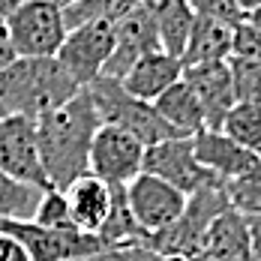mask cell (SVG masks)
Instances as JSON below:
<instances>
[{"mask_svg":"<svg viewBox=\"0 0 261 261\" xmlns=\"http://www.w3.org/2000/svg\"><path fill=\"white\" fill-rule=\"evenodd\" d=\"M0 171L36 189H51L36 147V120L24 114L0 117Z\"/></svg>","mask_w":261,"mask_h":261,"instance_id":"8","label":"cell"},{"mask_svg":"<svg viewBox=\"0 0 261 261\" xmlns=\"http://www.w3.org/2000/svg\"><path fill=\"white\" fill-rule=\"evenodd\" d=\"M102 126L87 87L54 111L36 117V147L42 168L54 189H66L72 180L90 171V144Z\"/></svg>","mask_w":261,"mask_h":261,"instance_id":"1","label":"cell"},{"mask_svg":"<svg viewBox=\"0 0 261 261\" xmlns=\"http://www.w3.org/2000/svg\"><path fill=\"white\" fill-rule=\"evenodd\" d=\"M75 261H159V255L147 243H108Z\"/></svg>","mask_w":261,"mask_h":261,"instance_id":"27","label":"cell"},{"mask_svg":"<svg viewBox=\"0 0 261 261\" xmlns=\"http://www.w3.org/2000/svg\"><path fill=\"white\" fill-rule=\"evenodd\" d=\"M198 255L207 261H252L249 222L234 207H225L201 237Z\"/></svg>","mask_w":261,"mask_h":261,"instance_id":"14","label":"cell"},{"mask_svg":"<svg viewBox=\"0 0 261 261\" xmlns=\"http://www.w3.org/2000/svg\"><path fill=\"white\" fill-rule=\"evenodd\" d=\"M18 3H24V0H0V18H6V15H9Z\"/></svg>","mask_w":261,"mask_h":261,"instance_id":"33","label":"cell"},{"mask_svg":"<svg viewBox=\"0 0 261 261\" xmlns=\"http://www.w3.org/2000/svg\"><path fill=\"white\" fill-rule=\"evenodd\" d=\"M222 132L237 141L240 147L261 156V105L255 102H234L222 120Z\"/></svg>","mask_w":261,"mask_h":261,"instance_id":"21","label":"cell"},{"mask_svg":"<svg viewBox=\"0 0 261 261\" xmlns=\"http://www.w3.org/2000/svg\"><path fill=\"white\" fill-rule=\"evenodd\" d=\"M81 84L57 57H12L0 69V102L6 114L42 117L72 99Z\"/></svg>","mask_w":261,"mask_h":261,"instance_id":"2","label":"cell"},{"mask_svg":"<svg viewBox=\"0 0 261 261\" xmlns=\"http://www.w3.org/2000/svg\"><path fill=\"white\" fill-rule=\"evenodd\" d=\"M183 79L189 81V87L195 90L198 102L204 108V123L207 129H222L225 114L237 102L234 93V79H231V66L228 60H216V63H201V66H186Z\"/></svg>","mask_w":261,"mask_h":261,"instance_id":"13","label":"cell"},{"mask_svg":"<svg viewBox=\"0 0 261 261\" xmlns=\"http://www.w3.org/2000/svg\"><path fill=\"white\" fill-rule=\"evenodd\" d=\"M144 3L153 12L162 51H168L171 57H180L186 48V39L192 33V24H195V9L186 0H144Z\"/></svg>","mask_w":261,"mask_h":261,"instance_id":"19","label":"cell"},{"mask_svg":"<svg viewBox=\"0 0 261 261\" xmlns=\"http://www.w3.org/2000/svg\"><path fill=\"white\" fill-rule=\"evenodd\" d=\"M159 261H195V255H186V252H168V255H159Z\"/></svg>","mask_w":261,"mask_h":261,"instance_id":"34","label":"cell"},{"mask_svg":"<svg viewBox=\"0 0 261 261\" xmlns=\"http://www.w3.org/2000/svg\"><path fill=\"white\" fill-rule=\"evenodd\" d=\"M195 15H207V18H216V21H225V24H237L246 18V12L240 9L237 0H186Z\"/></svg>","mask_w":261,"mask_h":261,"instance_id":"28","label":"cell"},{"mask_svg":"<svg viewBox=\"0 0 261 261\" xmlns=\"http://www.w3.org/2000/svg\"><path fill=\"white\" fill-rule=\"evenodd\" d=\"M45 189H36L30 183H21L9 177L6 171H0V213L3 216H15V219H30L33 210L39 204Z\"/></svg>","mask_w":261,"mask_h":261,"instance_id":"23","label":"cell"},{"mask_svg":"<svg viewBox=\"0 0 261 261\" xmlns=\"http://www.w3.org/2000/svg\"><path fill=\"white\" fill-rule=\"evenodd\" d=\"M114 48V21L96 18V21H84L79 27H69L60 51L54 54L66 72L79 81L81 87H87L90 81L102 75V66L108 54Z\"/></svg>","mask_w":261,"mask_h":261,"instance_id":"7","label":"cell"},{"mask_svg":"<svg viewBox=\"0 0 261 261\" xmlns=\"http://www.w3.org/2000/svg\"><path fill=\"white\" fill-rule=\"evenodd\" d=\"M240 57H258L261 60V27H255L252 21H237L234 24V51Z\"/></svg>","mask_w":261,"mask_h":261,"instance_id":"29","label":"cell"},{"mask_svg":"<svg viewBox=\"0 0 261 261\" xmlns=\"http://www.w3.org/2000/svg\"><path fill=\"white\" fill-rule=\"evenodd\" d=\"M3 24L15 57H54L69 33L60 0H24L3 18Z\"/></svg>","mask_w":261,"mask_h":261,"instance_id":"4","label":"cell"},{"mask_svg":"<svg viewBox=\"0 0 261 261\" xmlns=\"http://www.w3.org/2000/svg\"><path fill=\"white\" fill-rule=\"evenodd\" d=\"M228 204L243 216H261V171L225 183Z\"/></svg>","mask_w":261,"mask_h":261,"instance_id":"26","label":"cell"},{"mask_svg":"<svg viewBox=\"0 0 261 261\" xmlns=\"http://www.w3.org/2000/svg\"><path fill=\"white\" fill-rule=\"evenodd\" d=\"M183 79V63L180 57H171L168 51H150L144 57H138L132 63V69L123 75V87L129 90L132 96L153 102L159 93H165L174 81Z\"/></svg>","mask_w":261,"mask_h":261,"instance_id":"15","label":"cell"},{"mask_svg":"<svg viewBox=\"0 0 261 261\" xmlns=\"http://www.w3.org/2000/svg\"><path fill=\"white\" fill-rule=\"evenodd\" d=\"M141 171H150L162 180H168L186 195H192V192H198L204 186H213V183H222L210 168H204L198 162L192 135H177V138H165V141H156V144H147Z\"/></svg>","mask_w":261,"mask_h":261,"instance_id":"6","label":"cell"},{"mask_svg":"<svg viewBox=\"0 0 261 261\" xmlns=\"http://www.w3.org/2000/svg\"><path fill=\"white\" fill-rule=\"evenodd\" d=\"M0 261H33V258H30V252H27V246L21 240L0 231Z\"/></svg>","mask_w":261,"mask_h":261,"instance_id":"30","label":"cell"},{"mask_svg":"<svg viewBox=\"0 0 261 261\" xmlns=\"http://www.w3.org/2000/svg\"><path fill=\"white\" fill-rule=\"evenodd\" d=\"M99 237L105 243H147V231L132 216L129 198H126V183L111 186V210H108L102 228H99Z\"/></svg>","mask_w":261,"mask_h":261,"instance_id":"20","label":"cell"},{"mask_svg":"<svg viewBox=\"0 0 261 261\" xmlns=\"http://www.w3.org/2000/svg\"><path fill=\"white\" fill-rule=\"evenodd\" d=\"M249 222V243H252V261H261V216H246Z\"/></svg>","mask_w":261,"mask_h":261,"instance_id":"31","label":"cell"},{"mask_svg":"<svg viewBox=\"0 0 261 261\" xmlns=\"http://www.w3.org/2000/svg\"><path fill=\"white\" fill-rule=\"evenodd\" d=\"M138 3L141 0H72V3H63V21L66 27H79L84 21H96V18L117 21Z\"/></svg>","mask_w":261,"mask_h":261,"instance_id":"22","label":"cell"},{"mask_svg":"<svg viewBox=\"0 0 261 261\" xmlns=\"http://www.w3.org/2000/svg\"><path fill=\"white\" fill-rule=\"evenodd\" d=\"M87 93H90L93 108H96L102 123H111V126H120V129L132 132L144 147L156 144V141H165V138H177L174 129L162 120L156 105L132 96L120 79L99 75L96 81L87 84Z\"/></svg>","mask_w":261,"mask_h":261,"instance_id":"3","label":"cell"},{"mask_svg":"<svg viewBox=\"0 0 261 261\" xmlns=\"http://www.w3.org/2000/svg\"><path fill=\"white\" fill-rule=\"evenodd\" d=\"M246 21H252L255 27H261V6H258V9H249V12H246Z\"/></svg>","mask_w":261,"mask_h":261,"instance_id":"35","label":"cell"},{"mask_svg":"<svg viewBox=\"0 0 261 261\" xmlns=\"http://www.w3.org/2000/svg\"><path fill=\"white\" fill-rule=\"evenodd\" d=\"M237 3H240V9H243V12H249V9H258V6H261V0H237Z\"/></svg>","mask_w":261,"mask_h":261,"instance_id":"36","label":"cell"},{"mask_svg":"<svg viewBox=\"0 0 261 261\" xmlns=\"http://www.w3.org/2000/svg\"><path fill=\"white\" fill-rule=\"evenodd\" d=\"M225 207H231L228 204V195H225V183L204 186V189H198V192H192L186 198L183 213L168 228H162V231L147 237V246L156 255H168V252L198 255V246H201V237L207 231V225Z\"/></svg>","mask_w":261,"mask_h":261,"instance_id":"5","label":"cell"},{"mask_svg":"<svg viewBox=\"0 0 261 261\" xmlns=\"http://www.w3.org/2000/svg\"><path fill=\"white\" fill-rule=\"evenodd\" d=\"M30 219L39 222V225H45V228H79L72 222V213H69L63 189H54V186L42 192V198H39V204H36Z\"/></svg>","mask_w":261,"mask_h":261,"instance_id":"25","label":"cell"},{"mask_svg":"<svg viewBox=\"0 0 261 261\" xmlns=\"http://www.w3.org/2000/svg\"><path fill=\"white\" fill-rule=\"evenodd\" d=\"M192 144H195V156H198V162H201L204 168H210L222 183L261 171V156L258 153L240 147V144L231 141L222 129L195 132V135H192Z\"/></svg>","mask_w":261,"mask_h":261,"instance_id":"12","label":"cell"},{"mask_svg":"<svg viewBox=\"0 0 261 261\" xmlns=\"http://www.w3.org/2000/svg\"><path fill=\"white\" fill-rule=\"evenodd\" d=\"M126 198L135 222L147 231V237L168 228L186 207V192H180L177 186H171L168 180H162L150 171H141L126 183Z\"/></svg>","mask_w":261,"mask_h":261,"instance_id":"10","label":"cell"},{"mask_svg":"<svg viewBox=\"0 0 261 261\" xmlns=\"http://www.w3.org/2000/svg\"><path fill=\"white\" fill-rule=\"evenodd\" d=\"M231 51H234V24L216 21L207 15H195L192 33L180 54V63L183 69L201 66V63H216V60H228Z\"/></svg>","mask_w":261,"mask_h":261,"instance_id":"17","label":"cell"},{"mask_svg":"<svg viewBox=\"0 0 261 261\" xmlns=\"http://www.w3.org/2000/svg\"><path fill=\"white\" fill-rule=\"evenodd\" d=\"M63 195H66L69 213H72V222L79 225L81 231L99 234L105 216L111 210V186L87 171V174H81L79 180L69 183L63 189Z\"/></svg>","mask_w":261,"mask_h":261,"instance_id":"16","label":"cell"},{"mask_svg":"<svg viewBox=\"0 0 261 261\" xmlns=\"http://www.w3.org/2000/svg\"><path fill=\"white\" fill-rule=\"evenodd\" d=\"M231 66V79H234V93L237 102H255L261 105V60L258 57H228Z\"/></svg>","mask_w":261,"mask_h":261,"instance_id":"24","label":"cell"},{"mask_svg":"<svg viewBox=\"0 0 261 261\" xmlns=\"http://www.w3.org/2000/svg\"><path fill=\"white\" fill-rule=\"evenodd\" d=\"M153 105H156V111L162 114V120L174 129V135H195V132L207 129L204 108H201L195 90L189 87L186 79L174 81L165 93H159L156 99H153Z\"/></svg>","mask_w":261,"mask_h":261,"instance_id":"18","label":"cell"},{"mask_svg":"<svg viewBox=\"0 0 261 261\" xmlns=\"http://www.w3.org/2000/svg\"><path fill=\"white\" fill-rule=\"evenodd\" d=\"M3 114H6V108H3V102H0V117H3Z\"/></svg>","mask_w":261,"mask_h":261,"instance_id":"37","label":"cell"},{"mask_svg":"<svg viewBox=\"0 0 261 261\" xmlns=\"http://www.w3.org/2000/svg\"><path fill=\"white\" fill-rule=\"evenodd\" d=\"M141 168H144V144L132 132L102 123L90 144V174H96L108 186H117L141 174Z\"/></svg>","mask_w":261,"mask_h":261,"instance_id":"9","label":"cell"},{"mask_svg":"<svg viewBox=\"0 0 261 261\" xmlns=\"http://www.w3.org/2000/svg\"><path fill=\"white\" fill-rule=\"evenodd\" d=\"M12 57H15V51H12V45H9V33H6V24H3V18H0V69H3Z\"/></svg>","mask_w":261,"mask_h":261,"instance_id":"32","label":"cell"},{"mask_svg":"<svg viewBox=\"0 0 261 261\" xmlns=\"http://www.w3.org/2000/svg\"><path fill=\"white\" fill-rule=\"evenodd\" d=\"M159 48H162V42H159V30H156V21H153V12L141 0L135 9H129L123 18L114 21V48H111L108 60H105L102 75L123 79L138 57H144V54H150V51H159Z\"/></svg>","mask_w":261,"mask_h":261,"instance_id":"11","label":"cell"}]
</instances>
